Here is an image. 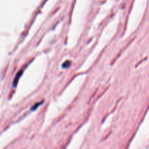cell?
Returning a JSON list of instances; mask_svg holds the SVG:
<instances>
[{"label":"cell","instance_id":"obj_2","mask_svg":"<svg viewBox=\"0 0 149 149\" xmlns=\"http://www.w3.org/2000/svg\"><path fill=\"white\" fill-rule=\"evenodd\" d=\"M70 64H71V62L70 61H66V62L64 63H63L62 64V68H67L70 66Z\"/></svg>","mask_w":149,"mask_h":149},{"label":"cell","instance_id":"obj_3","mask_svg":"<svg viewBox=\"0 0 149 149\" xmlns=\"http://www.w3.org/2000/svg\"><path fill=\"white\" fill-rule=\"evenodd\" d=\"M41 104H42V102H39V103H38L37 104H36V105H34V106H32V108H31V111H34V110H36V109L37 108L38 106H40Z\"/></svg>","mask_w":149,"mask_h":149},{"label":"cell","instance_id":"obj_1","mask_svg":"<svg viewBox=\"0 0 149 149\" xmlns=\"http://www.w3.org/2000/svg\"><path fill=\"white\" fill-rule=\"evenodd\" d=\"M22 73V71H20V72H18V74H17V75H16V76L15 77V79H14V81H13V86L14 87H15L16 86V84H17V82L18 81V79L20 77V76H21V74Z\"/></svg>","mask_w":149,"mask_h":149}]
</instances>
